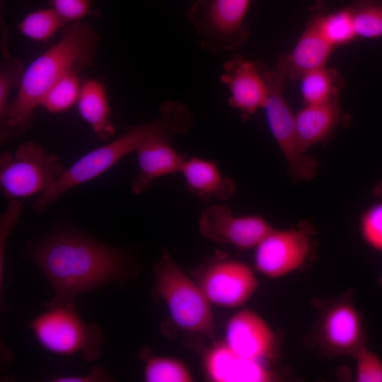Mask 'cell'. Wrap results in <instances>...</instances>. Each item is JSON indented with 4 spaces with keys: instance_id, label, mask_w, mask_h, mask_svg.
<instances>
[{
    "instance_id": "6da1fadb",
    "label": "cell",
    "mask_w": 382,
    "mask_h": 382,
    "mask_svg": "<svg viewBox=\"0 0 382 382\" xmlns=\"http://www.w3.org/2000/svg\"><path fill=\"white\" fill-rule=\"evenodd\" d=\"M28 250L54 290L50 304L74 305L80 294L120 283L129 275L125 250L81 231H56L30 244Z\"/></svg>"
},
{
    "instance_id": "7a4b0ae2",
    "label": "cell",
    "mask_w": 382,
    "mask_h": 382,
    "mask_svg": "<svg viewBox=\"0 0 382 382\" xmlns=\"http://www.w3.org/2000/svg\"><path fill=\"white\" fill-rule=\"evenodd\" d=\"M98 36L81 21L67 23L59 41L25 69L16 97L11 103L4 144L30 127L33 113L49 89L68 72H79L93 64Z\"/></svg>"
},
{
    "instance_id": "3957f363",
    "label": "cell",
    "mask_w": 382,
    "mask_h": 382,
    "mask_svg": "<svg viewBox=\"0 0 382 382\" xmlns=\"http://www.w3.org/2000/svg\"><path fill=\"white\" fill-rule=\"evenodd\" d=\"M193 120L192 112L185 105L173 100L163 101L156 120L128 128L116 139L89 151L66 168L49 189L38 195L32 205L33 209L43 211L70 189L103 174L152 137L172 139L185 134L190 129Z\"/></svg>"
},
{
    "instance_id": "277c9868",
    "label": "cell",
    "mask_w": 382,
    "mask_h": 382,
    "mask_svg": "<svg viewBox=\"0 0 382 382\" xmlns=\"http://www.w3.org/2000/svg\"><path fill=\"white\" fill-rule=\"evenodd\" d=\"M154 291L165 302L170 317L181 329L214 336L211 303L164 249L154 267Z\"/></svg>"
},
{
    "instance_id": "5b68a950",
    "label": "cell",
    "mask_w": 382,
    "mask_h": 382,
    "mask_svg": "<svg viewBox=\"0 0 382 382\" xmlns=\"http://www.w3.org/2000/svg\"><path fill=\"white\" fill-rule=\"evenodd\" d=\"M38 342L47 351L60 355L81 354L86 361L96 360L103 342L94 323L84 321L74 305L50 304L30 323Z\"/></svg>"
},
{
    "instance_id": "8992f818",
    "label": "cell",
    "mask_w": 382,
    "mask_h": 382,
    "mask_svg": "<svg viewBox=\"0 0 382 382\" xmlns=\"http://www.w3.org/2000/svg\"><path fill=\"white\" fill-rule=\"evenodd\" d=\"M250 0H195L187 16L201 49L209 54L232 52L245 44V23Z\"/></svg>"
},
{
    "instance_id": "52a82bcc",
    "label": "cell",
    "mask_w": 382,
    "mask_h": 382,
    "mask_svg": "<svg viewBox=\"0 0 382 382\" xmlns=\"http://www.w3.org/2000/svg\"><path fill=\"white\" fill-rule=\"evenodd\" d=\"M64 168L60 158L33 141L0 156V185L8 199H19L49 189Z\"/></svg>"
},
{
    "instance_id": "ba28073f",
    "label": "cell",
    "mask_w": 382,
    "mask_h": 382,
    "mask_svg": "<svg viewBox=\"0 0 382 382\" xmlns=\"http://www.w3.org/2000/svg\"><path fill=\"white\" fill-rule=\"evenodd\" d=\"M267 98L263 108L272 135L280 148L290 172L302 180H311L316 174L318 163L303 153L298 142L295 115L283 95L286 78L278 71H265Z\"/></svg>"
},
{
    "instance_id": "9c48e42d",
    "label": "cell",
    "mask_w": 382,
    "mask_h": 382,
    "mask_svg": "<svg viewBox=\"0 0 382 382\" xmlns=\"http://www.w3.org/2000/svg\"><path fill=\"white\" fill-rule=\"evenodd\" d=\"M196 282L214 305L236 308L246 303L257 290L253 269L235 260L212 258L195 272Z\"/></svg>"
},
{
    "instance_id": "30bf717a",
    "label": "cell",
    "mask_w": 382,
    "mask_h": 382,
    "mask_svg": "<svg viewBox=\"0 0 382 382\" xmlns=\"http://www.w3.org/2000/svg\"><path fill=\"white\" fill-rule=\"evenodd\" d=\"M316 338L328 355L354 357L365 345L366 336L361 313L347 299L335 300L320 312Z\"/></svg>"
},
{
    "instance_id": "8fae6325",
    "label": "cell",
    "mask_w": 382,
    "mask_h": 382,
    "mask_svg": "<svg viewBox=\"0 0 382 382\" xmlns=\"http://www.w3.org/2000/svg\"><path fill=\"white\" fill-rule=\"evenodd\" d=\"M199 228L207 239L239 250L255 248L274 229L260 216H233L231 209L224 204L206 207L200 214Z\"/></svg>"
},
{
    "instance_id": "7c38bea8",
    "label": "cell",
    "mask_w": 382,
    "mask_h": 382,
    "mask_svg": "<svg viewBox=\"0 0 382 382\" xmlns=\"http://www.w3.org/2000/svg\"><path fill=\"white\" fill-rule=\"evenodd\" d=\"M311 249L305 233L294 228H274L255 247V268L268 278L284 277L304 264Z\"/></svg>"
},
{
    "instance_id": "4fadbf2b",
    "label": "cell",
    "mask_w": 382,
    "mask_h": 382,
    "mask_svg": "<svg viewBox=\"0 0 382 382\" xmlns=\"http://www.w3.org/2000/svg\"><path fill=\"white\" fill-rule=\"evenodd\" d=\"M220 76L231 93L228 105L247 120L259 108H263L267 98L264 66L259 62L247 60L241 54L232 55L223 65Z\"/></svg>"
},
{
    "instance_id": "5bb4252c",
    "label": "cell",
    "mask_w": 382,
    "mask_h": 382,
    "mask_svg": "<svg viewBox=\"0 0 382 382\" xmlns=\"http://www.w3.org/2000/svg\"><path fill=\"white\" fill-rule=\"evenodd\" d=\"M224 342L238 355L262 361L274 357L277 349L273 330L251 310H241L228 319Z\"/></svg>"
},
{
    "instance_id": "9a60e30c",
    "label": "cell",
    "mask_w": 382,
    "mask_h": 382,
    "mask_svg": "<svg viewBox=\"0 0 382 382\" xmlns=\"http://www.w3.org/2000/svg\"><path fill=\"white\" fill-rule=\"evenodd\" d=\"M202 361L207 378L214 382H268L274 379L262 361L238 355L224 341L215 342L209 347Z\"/></svg>"
},
{
    "instance_id": "2e32d148",
    "label": "cell",
    "mask_w": 382,
    "mask_h": 382,
    "mask_svg": "<svg viewBox=\"0 0 382 382\" xmlns=\"http://www.w3.org/2000/svg\"><path fill=\"white\" fill-rule=\"evenodd\" d=\"M171 139L154 136L142 142L136 149L139 173L131 183V192L139 195L148 190L154 180L180 173L187 158L170 144Z\"/></svg>"
},
{
    "instance_id": "e0dca14e",
    "label": "cell",
    "mask_w": 382,
    "mask_h": 382,
    "mask_svg": "<svg viewBox=\"0 0 382 382\" xmlns=\"http://www.w3.org/2000/svg\"><path fill=\"white\" fill-rule=\"evenodd\" d=\"M332 49L310 21L294 48L277 57V71L286 79L296 81L311 71L325 66Z\"/></svg>"
},
{
    "instance_id": "ac0fdd59",
    "label": "cell",
    "mask_w": 382,
    "mask_h": 382,
    "mask_svg": "<svg viewBox=\"0 0 382 382\" xmlns=\"http://www.w3.org/2000/svg\"><path fill=\"white\" fill-rule=\"evenodd\" d=\"M180 173L183 176L187 190L200 201L227 200L235 193L234 181L220 173L214 160L197 156L187 158Z\"/></svg>"
},
{
    "instance_id": "d6986e66",
    "label": "cell",
    "mask_w": 382,
    "mask_h": 382,
    "mask_svg": "<svg viewBox=\"0 0 382 382\" xmlns=\"http://www.w3.org/2000/svg\"><path fill=\"white\" fill-rule=\"evenodd\" d=\"M342 111L339 96L326 102L306 105L295 115L299 145L303 153L326 139L340 124Z\"/></svg>"
},
{
    "instance_id": "ffe728a7",
    "label": "cell",
    "mask_w": 382,
    "mask_h": 382,
    "mask_svg": "<svg viewBox=\"0 0 382 382\" xmlns=\"http://www.w3.org/2000/svg\"><path fill=\"white\" fill-rule=\"evenodd\" d=\"M77 108L97 139L105 141L114 135L115 129L110 120L112 110L103 83L96 79H85L81 83Z\"/></svg>"
},
{
    "instance_id": "44dd1931",
    "label": "cell",
    "mask_w": 382,
    "mask_h": 382,
    "mask_svg": "<svg viewBox=\"0 0 382 382\" xmlns=\"http://www.w3.org/2000/svg\"><path fill=\"white\" fill-rule=\"evenodd\" d=\"M301 79V92L306 105L322 103L339 96L343 85L340 74L325 66L306 74Z\"/></svg>"
},
{
    "instance_id": "7402d4cb",
    "label": "cell",
    "mask_w": 382,
    "mask_h": 382,
    "mask_svg": "<svg viewBox=\"0 0 382 382\" xmlns=\"http://www.w3.org/2000/svg\"><path fill=\"white\" fill-rule=\"evenodd\" d=\"M311 21L333 47L349 42L357 37L348 6L330 13H318Z\"/></svg>"
},
{
    "instance_id": "603a6c76",
    "label": "cell",
    "mask_w": 382,
    "mask_h": 382,
    "mask_svg": "<svg viewBox=\"0 0 382 382\" xmlns=\"http://www.w3.org/2000/svg\"><path fill=\"white\" fill-rule=\"evenodd\" d=\"M141 357L144 361V378L147 382H191L193 377L182 362L172 358L156 357L144 349Z\"/></svg>"
},
{
    "instance_id": "cb8c5ba5",
    "label": "cell",
    "mask_w": 382,
    "mask_h": 382,
    "mask_svg": "<svg viewBox=\"0 0 382 382\" xmlns=\"http://www.w3.org/2000/svg\"><path fill=\"white\" fill-rule=\"evenodd\" d=\"M78 71L68 72L42 98L40 105L52 114L64 112L77 103L81 83Z\"/></svg>"
},
{
    "instance_id": "d4e9b609",
    "label": "cell",
    "mask_w": 382,
    "mask_h": 382,
    "mask_svg": "<svg viewBox=\"0 0 382 382\" xmlns=\"http://www.w3.org/2000/svg\"><path fill=\"white\" fill-rule=\"evenodd\" d=\"M348 7L357 37L382 36V1L353 0Z\"/></svg>"
},
{
    "instance_id": "484cf974",
    "label": "cell",
    "mask_w": 382,
    "mask_h": 382,
    "mask_svg": "<svg viewBox=\"0 0 382 382\" xmlns=\"http://www.w3.org/2000/svg\"><path fill=\"white\" fill-rule=\"evenodd\" d=\"M67 24L51 7L29 13L19 23L18 29L25 37L35 41H46Z\"/></svg>"
},
{
    "instance_id": "4316f807",
    "label": "cell",
    "mask_w": 382,
    "mask_h": 382,
    "mask_svg": "<svg viewBox=\"0 0 382 382\" xmlns=\"http://www.w3.org/2000/svg\"><path fill=\"white\" fill-rule=\"evenodd\" d=\"M25 67L20 59H4L0 66V134L4 132L11 103V89L18 87Z\"/></svg>"
},
{
    "instance_id": "83f0119b",
    "label": "cell",
    "mask_w": 382,
    "mask_h": 382,
    "mask_svg": "<svg viewBox=\"0 0 382 382\" xmlns=\"http://www.w3.org/2000/svg\"><path fill=\"white\" fill-rule=\"evenodd\" d=\"M359 229L367 245L382 253V202L372 205L364 212Z\"/></svg>"
},
{
    "instance_id": "f1b7e54d",
    "label": "cell",
    "mask_w": 382,
    "mask_h": 382,
    "mask_svg": "<svg viewBox=\"0 0 382 382\" xmlns=\"http://www.w3.org/2000/svg\"><path fill=\"white\" fill-rule=\"evenodd\" d=\"M357 382H382V359L365 345L355 354Z\"/></svg>"
},
{
    "instance_id": "f546056e",
    "label": "cell",
    "mask_w": 382,
    "mask_h": 382,
    "mask_svg": "<svg viewBox=\"0 0 382 382\" xmlns=\"http://www.w3.org/2000/svg\"><path fill=\"white\" fill-rule=\"evenodd\" d=\"M50 7L67 23L95 15L90 0H51Z\"/></svg>"
},
{
    "instance_id": "4dcf8cb0",
    "label": "cell",
    "mask_w": 382,
    "mask_h": 382,
    "mask_svg": "<svg viewBox=\"0 0 382 382\" xmlns=\"http://www.w3.org/2000/svg\"><path fill=\"white\" fill-rule=\"evenodd\" d=\"M111 377L105 369L94 367L92 371L83 376H60L52 380L54 382H96L109 381Z\"/></svg>"
},
{
    "instance_id": "1f68e13d",
    "label": "cell",
    "mask_w": 382,
    "mask_h": 382,
    "mask_svg": "<svg viewBox=\"0 0 382 382\" xmlns=\"http://www.w3.org/2000/svg\"><path fill=\"white\" fill-rule=\"evenodd\" d=\"M376 192L382 197V183L376 187Z\"/></svg>"
},
{
    "instance_id": "d6a6232c",
    "label": "cell",
    "mask_w": 382,
    "mask_h": 382,
    "mask_svg": "<svg viewBox=\"0 0 382 382\" xmlns=\"http://www.w3.org/2000/svg\"><path fill=\"white\" fill-rule=\"evenodd\" d=\"M4 2V0H0V10H2V4Z\"/></svg>"
}]
</instances>
